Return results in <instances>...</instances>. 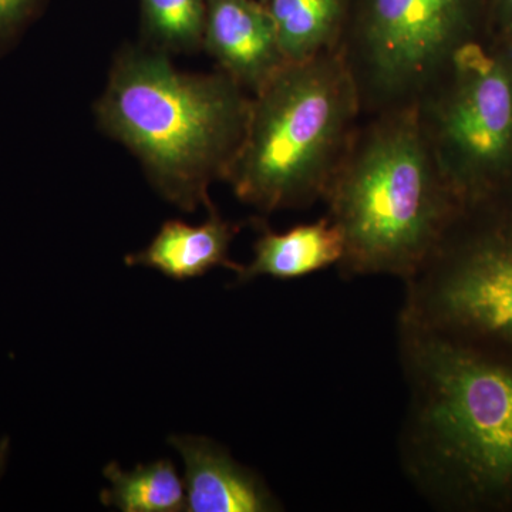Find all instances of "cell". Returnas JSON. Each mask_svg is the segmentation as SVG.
Listing matches in <instances>:
<instances>
[{
    "label": "cell",
    "instance_id": "6da1fadb",
    "mask_svg": "<svg viewBox=\"0 0 512 512\" xmlns=\"http://www.w3.org/2000/svg\"><path fill=\"white\" fill-rule=\"evenodd\" d=\"M409 403L400 461L450 512H512V365L399 323Z\"/></svg>",
    "mask_w": 512,
    "mask_h": 512
},
{
    "label": "cell",
    "instance_id": "7a4b0ae2",
    "mask_svg": "<svg viewBox=\"0 0 512 512\" xmlns=\"http://www.w3.org/2000/svg\"><path fill=\"white\" fill-rule=\"evenodd\" d=\"M251 94L224 72H181L168 55L121 50L96 104L100 127L140 161L165 200L185 212L214 207L247 130Z\"/></svg>",
    "mask_w": 512,
    "mask_h": 512
},
{
    "label": "cell",
    "instance_id": "3957f363",
    "mask_svg": "<svg viewBox=\"0 0 512 512\" xmlns=\"http://www.w3.org/2000/svg\"><path fill=\"white\" fill-rule=\"evenodd\" d=\"M360 121L323 201L345 239L343 278L406 282L463 207L421 133L416 107Z\"/></svg>",
    "mask_w": 512,
    "mask_h": 512
},
{
    "label": "cell",
    "instance_id": "277c9868",
    "mask_svg": "<svg viewBox=\"0 0 512 512\" xmlns=\"http://www.w3.org/2000/svg\"><path fill=\"white\" fill-rule=\"evenodd\" d=\"M339 50L289 63L251 96L244 140L225 181L259 214L323 200L362 119Z\"/></svg>",
    "mask_w": 512,
    "mask_h": 512
},
{
    "label": "cell",
    "instance_id": "5b68a950",
    "mask_svg": "<svg viewBox=\"0 0 512 512\" xmlns=\"http://www.w3.org/2000/svg\"><path fill=\"white\" fill-rule=\"evenodd\" d=\"M399 323L512 365V190L467 202L406 282Z\"/></svg>",
    "mask_w": 512,
    "mask_h": 512
},
{
    "label": "cell",
    "instance_id": "8992f818",
    "mask_svg": "<svg viewBox=\"0 0 512 512\" xmlns=\"http://www.w3.org/2000/svg\"><path fill=\"white\" fill-rule=\"evenodd\" d=\"M485 37V0H350L338 50L362 116L414 107L461 47Z\"/></svg>",
    "mask_w": 512,
    "mask_h": 512
},
{
    "label": "cell",
    "instance_id": "52a82bcc",
    "mask_svg": "<svg viewBox=\"0 0 512 512\" xmlns=\"http://www.w3.org/2000/svg\"><path fill=\"white\" fill-rule=\"evenodd\" d=\"M414 107L441 173L463 204L510 187V47L485 39L461 47Z\"/></svg>",
    "mask_w": 512,
    "mask_h": 512
},
{
    "label": "cell",
    "instance_id": "ba28073f",
    "mask_svg": "<svg viewBox=\"0 0 512 512\" xmlns=\"http://www.w3.org/2000/svg\"><path fill=\"white\" fill-rule=\"evenodd\" d=\"M202 49L251 96L289 64L259 0H207Z\"/></svg>",
    "mask_w": 512,
    "mask_h": 512
},
{
    "label": "cell",
    "instance_id": "9c48e42d",
    "mask_svg": "<svg viewBox=\"0 0 512 512\" xmlns=\"http://www.w3.org/2000/svg\"><path fill=\"white\" fill-rule=\"evenodd\" d=\"M183 457L188 512H275L282 507L254 471L207 437L173 436Z\"/></svg>",
    "mask_w": 512,
    "mask_h": 512
},
{
    "label": "cell",
    "instance_id": "30bf717a",
    "mask_svg": "<svg viewBox=\"0 0 512 512\" xmlns=\"http://www.w3.org/2000/svg\"><path fill=\"white\" fill-rule=\"evenodd\" d=\"M239 231L241 225L224 220L211 207L208 220L197 227L178 220L165 222L146 249L124 261L128 266L156 269L174 281L200 278L218 266L238 274L242 265L229 259V247Z\"/></svg>",
    "mask_w": 512,
    "mask_h": 512
},
{
    "label": "cell",
    "instance_id": "8fae6325",
    "mask_svg": "<svg viewBox=\"0 0 512 512\" xmlns=\"http://www.w3.org/2000/svg\"><path fill=\"white\" fill-rule=\"evenodd\" d=\"M343 254L342 231L328 215L286 232L262 229L254 244V259L241 266L237 278L238 282H249L258 276L281 281L298 279L338 265Z\"/></svg>",
    "mask_w": 512,
    "mask_h": 512
},
{
    "label": "cell",
    "instance_id": "7c38bea8",
    "mask_svg": "<svg viewBox=\"0 0 512 512\" xmlns=\"http://www.w3.org/2000/svg\"><path fill=\"white\" fill-rule=\"evenodd\" d=\"M350 0H268L279 46L289 63L338 50Z\"/></svg>",
    "mask_w": 512,
    "mask_h": 512
},
{
    "label": "cell",
    "instance_id": "4fadbf2b",
    "mask_svg": "<svg viewBox=\"0 0 512 512\" xmlns=\"http://www.w3.org/2000/svg\"><path fill=\"white\" fill-rule=\"evenodd\" d=\"M103 474L111 484L100 494L107 507L123 512H180L187 507L184 481L170 460L140 464L131 471L121 470L113 461Z\"/></svg>",
    "mask_w": 512,
    "mask_h": 512
},
{
    "label": "cell",
    "instance_id": "5bb4252c",
    "mask_svg": "<svg viewBox=\"0 0 512 512\" xmlns=\"http://www.w3.org/2000/svg\"><path fill=\"white\" fill-rule=\"evenodd\" d=\"M141 12L151 49L165 55L202 49L207 0H141Z\"/></svg>",
    "mask_w": 512,
    "mask_h": 512
},
{
    "label": "cell",
    "instance_id": "9a60e30c",
    "mask_svg": "<svg viewBox=\"0 0 512 512\" xmlns=\"http://www.w3.org/2000/svg\"><path fill=\"white\" fill-rule=\"evenodd\" d=\"M484 39L512 49V0H485Z\"/></svg>",
    "mask_w": 512,
    "mask_h": 512
},
{
    "label": "cell",
    "instance_id": "2e32d148",
    "mask_svg": "<svg viewBox=\"0 0 512 512\" xmlns=\"http://www.w3.org/2000/svg\"><path fill=\"white\" fill-rule=\"evenodd\" d=\"M39 0H0V47L6 45L35 12Z\"/></svg>",
    "mask_w": 512,
    "mask_h": 512
},
{
    "label": "cell",
    "instance_id": "e0dca14e",
    "mask_svg": "<svg viewBox=\"0 0 512 512\" xmlns=\"http://www.w3.org/2000/svg\"><path fill=\"white\" fill-rule=\"evenodd\" d=\"M259 2L264 3V5H266V2H268V0H259Z\"/></svg>",
    "mask_w": 512,
    "mask_h": 512
},
{
    "label": "cell",
    "instance_id": "ac0fdd59",
    "mask_svg": "<svg viewBox=\"0 0 512 512\" xmlns=\"http://www.w3.org/2000/svg\"><path fill=\"white\" fill-rule=\"evenodd\" d=\"M510 187H511V190H512V180H511V185H510Z\"/></svg>",
    "mask_w": 512,
    "mask_h": 512
}]
</instances>
